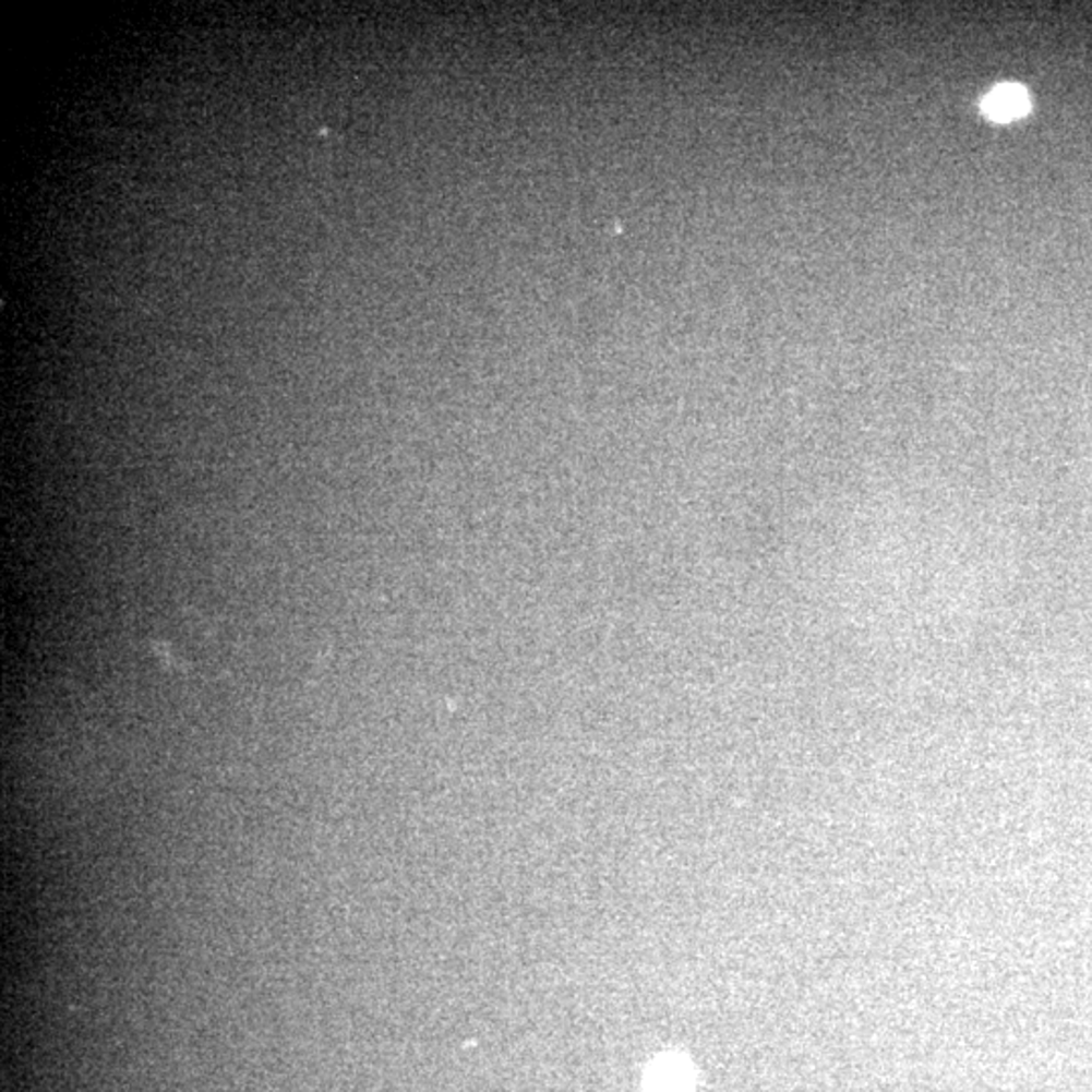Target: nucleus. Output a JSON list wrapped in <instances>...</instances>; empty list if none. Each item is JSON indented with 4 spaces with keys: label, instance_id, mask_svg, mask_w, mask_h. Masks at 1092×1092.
Segmentation results:
<instances>
[{
    "label": "nucleus",
    "instance_id": "nucleus-1",
    "mask_svg": "<svg viewBox=\"0 0 1092 1092\" xmlns=\"http://www.w3.org/2000/svg\"><path fill=\"white\" fill-rule=\"evenodd\" d=\"M983 110L996 122H1009L1022 118L1023 113L1030 110V97L1022 85H999L985 97Z\"/></svg>",
    "mask_w": 1092,
    "mask_h": 1092
},
{
    "label": "nucleus",
    "instance_id": "nucleus-2",
    "mask_svg": "<svg viewBox=\"0 0 1092 1092\" xmlns=\"http://www.w3.org/2000/svg\"><path fill=\"white\" fill-rule=\"evenodd\" d=\"M688 1072L676 1063H660L651 1070V1092H686Z\"/></svg>",
    "mask_w": 1092,
    "mask_h": 1092
}]
</instances>
